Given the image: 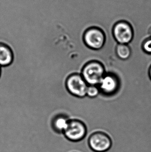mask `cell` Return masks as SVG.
<instances>
[{"mask_svg": "<svg viewBox=\"0 0 151 152\" xmlns=\"http://www.w3.org/2000/svg\"><path fill=\"white\" fill-rule=\"evenodd\" d=\"M99 94L98 89L94 85H90L88 87L86 90V96L91 98H94Z\"/></svg>", "mask_w": 151, "mask_h": 152, "instance_id": "obj_11", "label": "cell"}, {"mask_svg": "<svg viewBox=\"0 0 151 152\" xmlns=\"http://www.w3.org/2000/svg\"><path fill=\"white\" fill-rule=\"evenodd\" d=\"M113 33L116 41L122 44L129 43L134 37L133 27L125 21H118L114 25Z\"/></svg>", "mask_w": 151, "mask_h": 152, "instance_id": "obj_4", "label": "cell"}, {"mask_svg": "<svg viewBox=\"0 0 151 152\" xmlns=\"http://www.w3.org/2000/svg\"><path fill=\"white\" fill-rule=\"evenodd\" d=\"M101 91L107 94L114 93L118 87V82L115 77L111 75H107L102 77L99 83Z\"/></svg>", "mask_w": 151, "mask_h": 152, "instance_id": "obj_7", "label": "cell"}, {"mask_svg": "<svg viewBox=\"0 0 151 152\" xmlns=\"http://www.w3.org/2000/svg\"><path fill=\"white\" fill-rule=\"evenodd\" d=\"M86 134L87 128L85 124L78 119L70 120L68 127L63 132L65 138L72 142L83 140Z\"/></svg>", "mask_w": 151, "mask_h": 152, "instance_id": "obj_2", "label": "cell"}, {"mask_svg": "<svg viewBox=\"0 0 151 152\" xmlns=\"http://www.w3.org/2000/svg\"><path fill=\"white\" fill-rule=\"evenodd\" d=\"M150 33H151V31H150Z\"/></svg>", "mask_w": 151, "mask_h": 152, "instance_id": "obj_15", "label": "cell"}, {"mask_svg": "<svg viewBox=\"0 0 151 152\" xmlns=\"http://www.w3.org/2000/svg\"><path fill=\"white\" fill-rule=\"evenodd\" d=\"M83 41L88 47L94 50H99L104 45L105 37L102 30L92 27L85 31Z\"/></svg>", "mask_w": 151, "mask_h": 152, "instance_id": "obj_6", "label": "cell"}, {"mask_svg": "<svg viewBox=\"0 0 151 152\" xmlns=\"http://www.w3.org/2000/svg\"><path fill=\"white\" fill-rule=\"evenodd\" d=\"M66 86L70 94L76 97L84 98L86 96L88 84L81 74H73L68 78Z\"/></svg>", "mask_w": 151, "mask_h": 152, "instance_id": "obj_5", "label": "cell"}, {"mask_svg": "<svg viewBox=\"0 0 151 152\" xmlns=\"http://www.w3.org/2000/svg\"><path fill=\"white\" fill-rule=\"evenodd\" d=\"M13 60L12 51L8 46L0 44V66H8Z\"/></svg>", "mask_w": 151, "mask_h": 152, "instance_id": "obj_9", "label": "cell"}, {"mask_svg": "<svg viewBox=\"0 0 151 152\" xmlns=\"http://www.w3.org/2000/svg\"><path fill=\"white\" fill-rule=\"evenodd\" d=\"M70 120L63 115H59L55 117L51 122V128L57 134H63L68 127Z\"/></svg>", "mask_w": 151, "mask_h": 152, "instance_id": "obj_8", "label": "cell"}, {"mask_svg": "<svg viewBox=\"0 0 151 152\" xmlns=\"http://www.w3.org/2000/svg\"><path fill=\"white\" fill-rule=\"evenodd\" d=\"M0 73H1V66H0Z\"/></svg>", "mask_w": 151, "mask_h": 152, "instance_id": "obj_14", "label": "cell"}, {"mask_svg": "<svg viewBox=\"0 0 151 152\" xmlns=\"http://www.w3.org/2000/svg\"><path fill=\"white\" fill-rule=\"evenodd\" d=\"M116 53L121 59L126 60L131 56V49L126 44H120L116 48Z\"/></svg>", "mask_w": 151, "mask_h": 152, "instance_id": "obj_10", "label": "cell"}, {"mask_svg": "<svg viewBox=\"0 0 151 152\" xmlns=\"http://www.w3.org/2000/svg\"><path fill=\"white\" fill-rule=\"evenodd\" d=\"M88 137V144L90 148L94 152H106L112 145V141L110 137L103 132H94Z\"/></svg>", "mask_w": 151, "mask_h": 152, "instance_id": "obj_3", "label": "cell"}, {"mask_svg": "<svg viewBox=\"0 0 151 152\" xmlns=\"http://www.w3.org/2000/svg\"><path fill=\"white\" fill-rule=\"evenodd\" d=\"M150 77L151 78V68L150 69Z\"/></svg>", "mask_w": 151, "mask_h": 152, "instance_id": "obj_13", "label": "cell"}, {"mask_svg": "<svg viewBox=\"0 0 151 152\" xmlns=\"http://www.w3.org/2000/svg\"><path fill=\"white\" fill-rule=\"evenodd\" d=\"M143 50L147 53H151V39L147 40L143 44Z\"/></svg>", "mask_w": 151, "mask_h": 152, "instance_id": "obj_12", "label": "cell"}, {"mask_svg": "<svg viewBox=\"0 0 151 152\" xmlns=\"http://www.w3.org/2000/svg\"><path fill=\"white\" fill-rule=\"evenodd\" d=\"M104 68L97 62L86 64L82 70L81 75L86 83L90 85L99 84L104 76Z\"/></svg>", "mask_w": 151, "mask_h": 152, "instance_id": "obj_1", "label": "cell"}]
</instances>
